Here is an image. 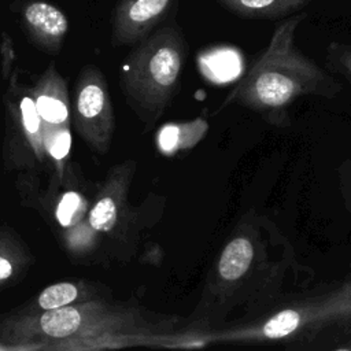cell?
<instances>
[{"instance_id":"cell-9","label":"cell","mask_w":351,"mask_h":351,"mask_svg":"<svg viewBox=\"0 0 351 351\" xmlns=\"http://www.w3.org/2000/svg\"><path fill=\"white\" fill-rule=\"evenodd\" d=\"M25 16L33 27L49 36H60L67 29L66 16L56 7L47 3L30 4Z\"/></svg>"},{"instance_id":"cell-10","label":"cell","mask_w":351,"mask_h":351,"mask_svg":"<svg viewBox=\"0 0 351 351\" xmlns=\"http://www.w3.org/2000/svg\"><path fill=\"white\" fill-rule=\"evenodd\" d=\"M40 322L47 335L52 337H66L78 329L81 315L74 307H58L44 313Z\"/></svg>"},{"instance_id":"cell-4","label":"cell","mask_w":351,"mask_h":351,"mask_svg":"<svg viewBox=\"0 0 351 351\" xmlns=\"http://www.w3.org/2000/svg\"><path fill=\"white\" fill-rule=\"evenodd\" d=\"M178 0H128L123 8V32L129 38L141 37L170 16Z\"/></svg>"},{"instance_id":"cell-13","label":"cell","mask_w":351,"mask_h":351,"mask_svg":"<svg viewBox=\"0 0 351 351\" xmlns=\"http://www.w3.org/2000/svg\"><path fill=\"white\" fill-rule=\"evenodd\" d=\"M77 288L73 284L59 282L45 288L38 298V303L43 308L47 310L58 308L73 302L77 298Z\"/></svg>"},{"instance_id":"cell-18","label":"cell","mask_w":351,"mask_h":351,"mask_svg":"<svg viewBox=\"0 0 351 351\" xmlns=\"http://www.w3.org/2000/svg\"><path fill=\"white\" fill-rule=\"evenodd\" d=\"M21 110H22V117H23V123L26 130L30 133L37 132L40 125V115L36 108V103L32 99L25 97L21 101Z\"/></svg>"},{"instance_id":"cell-1","label":"cell","mask_w":351,"mask_h":351,"mask_svg":"<svg viewBox=\"0 0 351 351\" xmlns=\"http://www.w3.org/2000/svg\"><path fill=\"white\" fill-rule=\"evenodd\" d=\"M307 16L299 12L278 22L269 45L250 66L222 107L236 103L258 112L266 122L281 126L288 108L299 97H336L341 84L307 58L295 44L298 26Z\"/></svg>"},{"instance_id":"cell-19","label":"cell","mask_w":351,"mask_h":351,"mask_svg":"<svg viewBox=\"0 0 351 351\" xmlns=\"http://www.w3.org/2000/svg\"><path fill=\"white\" fill-rule=\"evenodd\" d=\"M70 145H71L70 133L67 130H62L53 136V138L49 144V152L53 158L62 159L69 154Z\"/></svg>"},{"instance_id":"cell-3","label":"cell","mask_w":351,"mask_h":351,"mask_svg":"<svg viewBox=\"0 0 351 351\" xmlns=\"http://www.w3.org/2000/svg\"><path fill=\"white\" fill-rule=\"evenodd\" d=\"M186 53L182 27L174 19L140 48L136 66L129 70V86L151 123L163 114L177 93Z\"/></svg>"},{"instance_id":"cell-16","label":"cell","mask_w":351,"mask_h":351,"mask_svg":"<svg viewBox=\"0 0 351 351\" xmlns=\"http://www.w3.org/2000/svg\"><path fill=\"white\" fill-rule=\"evenodd\" d=\"M81 203V197L74 192H67L63 195L62 200L59 202L58 210H56V218L60 225L67 226L71 223V219L78 210Z\"/></svg>"},{"instance_id":"cell-11","label":"cell","mask_w":351,"mask_h":351,"mask_svg":"<svg viewBox=\"0 0 351 351\" xmlns=\"http://www.w3.org/2000/svg\"><path fill=\"white\" fill-rule=\"evenodd\" d=\"M325 70L341 75L351 85V44L332 41L326 47Z\"/></svg>"},{"instance_id":"cell-14","label":"cell","mask_w":351,"mask_h":351,"mask_svg":"<svg viewBox=\"0 0 351 351\" xmlns=\"http://www.w3.org/2000/svg\"><path fill=\"white\" fill-rule=\"evenodd\" d=\"M106 96L103 89L99 85H88L85 86L78 97V111L86 117H96L101 112L104 107Z\"/></svg>"},{"instance_id":"cell-8","label":"cell","mask_w":351,"mask_h":351,"mask_svg":"<svg viewBox=\"0 0 351 351\" xmlns=\"http://www.w3.org/2000/svg\"><path fill=\"white\" fill-rule=\"evenodd\" d=\"M307 317V310L284 308L263 322L258 329V337L269 340L284 339L303 326L308 319Z\"/></svg>"},{"instance_id":"cell-20","label":"cell","mask_w":351,"mask_h":351,"mask_svg":"<svg viewBox=\"0 0 351 351\" xmlns=\"http://www.w3.org/2000/svg\"><path fill=\"white\" fill-rule=\"evenodd\" d=\"M11 273H12V266H11V263H10L7 259H4V258L0 256V280L10 277Z\"/></svg>"},{"instance_id":"cell-7","label":"cell","mask_w":351,"mask_h":351,"mask_svg":"<svg viewBox=\"0 0 351 351\" xmlns=\"http://www.w3.org/2000/svg\"><path fill=\"white\" fill-rule=\"evenodd\" d=\"M199 67L202 74L213 81H230L237 77L243 69V60L237 48L221 47L199 55Z\"/></svg>"},{"instance_id":"cell-5","label":"cell","mask_w":351,"mask_h":351,"mask_svg":"<svg viewBox=\"0 0 351 351\" xmlns=\"http://www.w3.org/2000/svg\"><path fill=\"white\" fill-rule=\"evenodd\" d=\"M223 10L243 19L276 21L299 14L313 0H215Z\"/></svg>"},{"instance_id":"cell-6","label":"cell","mask_w":351,"mask_h":351,"mask_svg":"<svg viewBox=\"0 0 351 351\" xmlns=\"http://www.w3.org/2000/svg\"><path fill=\"white\" fill-rule=\"evenodd\" d=\"M208 126L204 117L165 123L156 132V147L166 156L189 151L206 137Z\"/></svg>"},{"instance_id":"cell-21","label":"cell","mask_w":351,"mask_h":351,"mask_svg":"<svg viewBox=\"0 0 351 351\" xmlns=\"http://www.w3.org/2000/svg\"><path fill=\"white\" fill-rule=\"evenodd\" d=\"M329 351H351V339H346V340H339L336 347H333Z\"/></svg>"},{"instance_id":"cell-12","label":"cell","mask_w":351,"mask_h":351,"mask_svg":"<svg viewBox=\"0 0 351 351\" xmlns=\"http://www.w3.org/2000/svg\"><path fill=\"white\" fill-rule=\"evenodd\" d=\"M118 218V208L112 197L100 199L89 214V223L95 230H111Z\"/></svg>"},{"instance_id":"cell-2","label":"cell","mask_w":351,"mask_h":351,"mask_svg":"<svg viewBox=\"0 0 351 351\" xmlns=\"http://www.w3.org/2000/svg\"><path fill=\"white\" fill-rule=\"evenodd\" d=\"M281 270L280 263L269 261L262 218L248 213L240 219L213 266L196 319L202 322L211 319L214 313H226L258 292V285H274Z\"/></svg>"},{"instance_id":"cell-15","label":"cell","mask_w":351,"mask_h":351,"mask_svg":"<svg viewBox=\"0 0 351 351\" xmlns=\"http://www.w3.org/2000/svg\"><path fill=\"white\" fill-rule=\"evenodd\" d=\"M36 108L38 115L51 123H60L67 118L66 106L53 97L40 96L36 101Z\"/></svg>"},{"instance_id":"cell-22","label":"cell","mask_w":351,"mask_h":351,"mask_svg":"<svg viewBox=\"0 0 351 351\" xmlns=\"http://www.w3.org/2000/svg\"><path fill=\"white\" fill-rule=\"evenodd\" d=\"M344 1H351V0H344Z\"/></svg>"},{"instance_id":"cell-17","label":"cell","mask_w":351,"mask_h":351,"mask_svg":"<svg viewBox=\"0 0 351 351\" xmlns=\"http://www.w3.org/2000/svg\"><path fill=\"white\" fill-rule=\"evenodd\" d=\"M337 178L344 204L351 213V156L344 159L337 167Z\"/></svg>"}]
</instances>
